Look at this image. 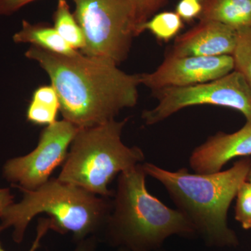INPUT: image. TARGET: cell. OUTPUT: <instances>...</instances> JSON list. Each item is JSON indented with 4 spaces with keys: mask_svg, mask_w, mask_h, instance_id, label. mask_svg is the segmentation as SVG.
Segmentation results:
<instances>
[{
    "mask_svg": "<svg viewBox=\"0 0 251 251\" xmlns=\"http://www.w3.org/2000/svg\"><path fill=\"white\" fill-rule=\"evenodd\" d=\"M129 251L125 250V249H120V251Z\"/></svg>",
    "mask_w": 251,
    "mask_h": 251,
    "instance_id": "obj_26",
    "label": "cell"
},
{
    "mask_svg": "<svg viewBox=\"0 0 251 251\" xmlns=\"http://www.w3.org/2000/svg\"><path fill=\"white\" fill-rule=\"evenodd\" d=\"M199 21H212L235 29L251 27V0H206Z\"/></svg>",
    "mask_w": 251,
    "mask_h": 251,
    "instance_id": "obj_12",
    "label": "cell"
},
{
    "mask_svg": "<svg viewBox=\"0 0 251 251\" xmlns=\"http://www.w3.org/2000/svg\"><path fill=\"white\" fill-rule=\"evenodd\" d=\"M250 157H244L229 169L209 174L191 173L186 168L166 171L143 163L148 176L159 181L173 203L211 246L237 245L235 232L227 225V212L241 185L247 181Z\"/></svg>",
    "mask_w": 251,
    "mask_h": 251,
    "instance_id": "obj_2",
    "label": "cell"
},
{
    "mask_svg": "<svg viewBox=\"0 0 251 251\" xmlns=\"http://www.w3.org/2000/svg\"><path fill=\"white\" fill-rule=\"evenodd\" d=\"M251 156V122L232 133L219 132L193 150L189 164L195 173L201 174L221 171L236 158Z\"/></svg>",
    "mask_w": 251,
    "mask_h": 251,
    "instance_id": "obj_10",
    "label": "cell"
},
{
    "mask_svg": "<svg viewBox=\"0 0 251 251\" xmlns=\"http://www.w3.org/2000/svg\"><path fill=\"white\" fill-rule=\"evenodd\" d=\"M247 181H249V182L251 184V166L250 170H249V174H248Z\"/></svg>",
    "mask_w": 251,
    "mask_h": 251,
    "instance_id": "obj_25",
    "label": "cell"
},
{
    "mask_svg": "<svg viewBox=\"0 0 251 251\" xmlns=\"http://www.w3.org/2000/svg\"><path fill=\"white\" fill-rule=\"evenodd\" d=\"M232 55L176 57L168 54L154 72L141 74L142 85L153 91L216 80L233 72Z\"/></svg>",
    "mask_w": 251,
    "mask_h": 251,
    "instance_id": "obj_9",
    "label": "cell"
},
{
    "mask_svg": "<svg viewBox=\"0 0 251 251\" xmlns=\"http://www.w3.org/2000/svg\"><path fill=\"white\" fill-rule=\"evenodd\" d=\"M232 56L234 70L242 74L251 88V27L237 31V45Z\"/></svg>",
    "mask_w": 251,
    "mask_h": 251,
    "instance_id": "obj_17",
    "label": "cell"
},
{
    "mask_svg": "<svg viewBox=\"0 0 251 251\" xmlns=\"http://www.w3.org/2000/svg\"><path fill=\"white\" fill-rule=\"evenodd\" d=\"M237 31L212 21H199L192 29L176 36L168 54L176 57L232 55Z\"/></svg>",
    "mask_w": 251,
    "mask_h": 251,
    "instance_id": "obj_11",
    "label": "cell"
},
{
    "mask_svg": "<svg viewBox=\"0 0 251 251\" xmlns=\"http://www.w3.org/2000/svg\"><path fill=\"white\" fill-rule=\"evenodd\" d=\"M97 244H98V239L97 236H90L77 242L76 247L73 251H97Z\"/></svg>",
    "mask_w": 251,
    "mask_h": 251,
    "instance_id": "obj_23",
    "label": "cell"
},
{
    "mask_svg": "<svg viewBox=\"0 0 251 251\" xmlns=\"http://www.w3.org/2000/svg\"><path fill=\"white\" fill-rule=\"evenodd\" d=\"M14 202V196L9 188H0V218L8 206Z\"/></svg>",
    "mask_w": 251,
    "mask_h": 251,
    "instance_id": "obj_24",
    "label": "cell"
},
{
    "mask_svg": "<svg viewBox=\"0 0 251 251\" xmlns=\"http://www.w3.org/2000/svg\"><path fill=\"white\" fill-rule=\"evenodd\" d=\"M235 219L244 229H251V184L246 181L237 193Z\"/></svg>",
    "mask_w": 251,
    "mask_h": 251,
    "instance_id": "obj_18",
    "label": "cell"
},
{
    "mask_svg": "<svg viewBox=\"0 0 251 251\" xmlns=\"http://www.w3.org/2000/svg\"><path fill=\"white\" fill-rule=\"evenodd\" d=\"M48 74L57 92L63 119L78 128L115 120L138 99L141 74H128L118 65L77 51L54 53L31 46L25 53Z\"/></svg>",
    "mask_w": 251,
    "mask_h": 251,
    "instance_id": "obj_1",
    "label": "cell"
},
{
    "mask_svg": "<svg viewBox=\"0 0 251 251\" xmlns=\"http://www.w3.org/2000/svg\"><path fill=\"white\" fill-rule=\"evenodd\" d=\"M23 198L8 206L2 214L0 227L13 229L15 242H23L31 221L46 214L51 230L72 234L76 242L104 229L112 209V201L56 178L34 191L20 189Z\"/></svg>",
    "mask_w": 251,
    "mask_h": 251,
    "instance_id": "obj_4",
    "label": "cell"
},
{
    "mask_svg": "<svg viewBox=\"0 0 251 251\" xmlns=\"http://www.w3.org/2000/svg\"><path fill=\"white\" fill-rule=\"evenodd\" d=\"M133 6L136 15L138 25V34L144 23L156 14V13L168 4L170 0H128Z\"/></svg>",
    "mask_w": 251,
    "mask_h": 251,
    "instance_id": "obj_19",
    "label": "cell"
},
{
    "mask_svg": "<svg viewBox=\"0 0 251 251\" xmlns=\"http://www.w3.org/2000/svg\"><path fill=\"white\" fill-rule=\"evenodd\" d=\"M50 230V223L49 219L47 218L45 219H40L38 221L37 227H36V234L35 239L31 244L30 249L28 251H36L41 246V240L43 238L45 237L46 234ZM3 232L2 229L0 227V234ZM0 251H6L1 247V242H0Z\"/></svg>",
    "mask_w": 251,
    "mask_h": 251,
    "instance_id": "obj_21",
    "label": "cell"
},
{
    "mask_svg": "<svg viewBox=\"0 0 251 251\" xmlns=\"http://www.w3.org/2000/svg\"><path fill=\"white\" fill-rule=\"evenodd\" d=\"M79 129L64 119L47 126L31 152L5 162L3 177L18 190L37 189L49 181L54 170L64 163Z\"/></svg>",
    "mask_w": 251,
    "mask_h": 251,
    "instance_id": "obj_8",
    "label": "cell"
},
{
    "mask_svg": "<svg viewBox=\"0 0 251 251\" xmlns=\"http://www.w3.org/2000/svg\"><path fill=\"white\" fill-rule=\"evenodd\" d=\"M153 94L158 99V104L143 112L142 119L146 125H156L182 109L201 105L233 109L241 112L247 122H251V88L237 71L209 82L187 87H167L153 91Z\"/></svg>",
    "mask_w": 251,
    "mask_h": 251,
    "instance_id": "obj_7",
    "label": "cell"
},
{
    "mask_svg": "<svg viewBox=\"0 0 251 251\" xmlns=\"http://www.w3.org/2000/svg\"><path fill=\"white\" fill-rule=\"evenodd\" d=\"M74 14L85 46L81 53L120 65L139 36L136 15L128 0H73Z\"/></svg>",
    "mask_w": 251,
    "mask_h": 251,
    "instance_id": "obj_6",
    "label": "cell"
},
{
    "mask_svg": "<svg viewBox=\"0 0 251 251\" xmlns=\"http://www.w3.org/2000/svg\"><path fill=\"white\" fill-rule=\"evenodd\" d=\"M12 39L16 44H29L54 53L73 54L78 51L72 49L53 26L46 23L32 24L23 20L21 29L15 33Z\"/></svg>",
    "mask_w": 251,
    "mask_h": 251,
    "instance_id": "obj_13",
    "label": "cell"
},
{
    "mask_svg": "<svg viewBox=\"0 0 251 251\" xmlns=\"http://www.w3.org/2000/svg\"><path fill=\"white\" fill-rule=\"evenodd\" d=\"M60 111V103L57 92L52 85H43L33 92L26 112L27 121L34 125H52Z\"/></svg>",
    "mask_w": 251,
    "mask_h": 251,
    "instance_id": "obj_14",
    "label": "cell"
},
{
    "mask_svg": "<svg viewBox=\"0 0 251 251\" xmlns=\"http://www.w3.org/2000/svg\"><path fill=\"white\" fill-rule=\"evenodd\" d=\"M36 0H0V16H11Z\"/></svg>",
    "mask_w": 251,
    "mask_h": 251,
    "instance_id": "obj_22",
    "label": "cell"
},
{
    "mask_svg": "<svg viewBox=\"0 0 251 251\" xmlns=\"http://www.w3.org/2000/svg\"><path fill=\"white\" fill-rule=\"evenodd\" d=\"M128 118L80 128L57 179L100 197H113L109 185L117 175L143 163L138 147H128L122 135Z\"/></svg>",
    "mask_w": 251,
    "mask_h": 251,
    "instance_id": "obj_5",
    "label": "cell"
},
{
    "mask_svg": "<svg viewBox=\"0 0 251 251\" xmlns=\"http://www.w3.org/2000/svg\"><path fill=\"white\" fill-rule=\"evenodd\" d=\"M183 27L184 21L175 11H163L144 23L140 32L150 31L158 40L168 42L177 36Z\"/></svg>",
    "mask_w": 251,
    "mask_h": 251,
    "instance_id": "obj_16",
    "label": "cell"
},
{
    "mask_svg": "<svg viewBox=\"0 0 251 251\" xmlns=\"http://www.w3.org/2000/svg\"><path fill=\"white\" fill-rule=\"evenodd\" d=\"M52 20L54 29L72 49L80 51L85 48L83 32L66 0H59Z\"/></svg>",
    "mask_w": 251,
    "mask_h": 251,
    "instance_id": "obj_15",
    "label": "cell"
},
{
    "mask_svg": "<svg viewBox=\"0 0 251 251\" xmlns=\"http://www.w3.org/2000/svg\"><path fill=\"white\" fill-rule=\"evenodd\" d=\"M206 0H180L176 5L175 12L184 22H192L199 19L204 9Z\"/></svg>",
    "mask_w": 251,
    "mask_h": 251,
    "instance_id": "obj_20",
    "label": "cell"
},
{
    "mask_svg": "<svg viewBox=\"0 0 251 251\" xmlns=\"http://www.w3.org/2000/svg\"><path fill=\"white\" fill-rule=\"evenodd\" d=\"M143 163L118 175L112 209L105 224L110 245L129 251H151L173 235L196 233L179 210L149 193Z\"/></svg>",
    "mask_w": 251,
    "mask_h": 251,
    "instance_id": "obj_3",
    "label": "cell"
}]
</instances>
